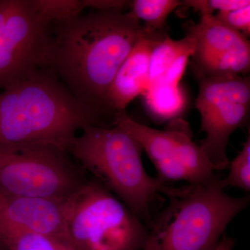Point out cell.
Returning <instances> with one entry per match:
<instances>
[{
	"label": "cell",
	"instance_id": "1",
	"mask_svg": "<svg viewBox=\"0 0 250 250\" xmlns=\"http://www.w3.org/2000/svg\"><path fill=\"white\" fill-rule=\"evenodd\" d=\"M52 40L47 67L96 116H114L108 90L118 69L136 42L150 32L134 15L96 11L50 24Z\"/></svg>",
	"mask_w": 250,
	"mask_h": 250
},
{
	"label": "cell",
	"instance_id": "2",
	"mask_svg": "<svg viewBox=\"0 0 250 250\" xmlns=\"http://www.w3.org/2000/svg\"><path fill=\"white\" fill-rule=\"evenodd\" d=\"M90 125L101 126L48 67L0 93V149L49 144L67 150L77 133Z\"/></svg>",
	"mask_w": 250,
	"mask_h": 250
},
{
	"label": "cell",
	"instance_id": "3",
	"mask_svg": "<svg viewBox=\"0 0 250 250\" xmlns=\"http://www.w3.org/2000/svg\"><path fill=\"white\" fill-rule=\"evenodd\" d=\"M221 179L208 185L165 186L168 205L149 223L141 250H214L250 202L249 197L225 193Z\"/></svg>",
	"mask_w": 250,
	"mask_h": 250
},
{
	"label": "cell",
	"instance_id": "4",
	"mask_svg": "<svg viewBox=\"0 0 250 250\" xmlns=\"http://www.w3.org/2000/svg\"><path fill=\"white\" fill-rule=\"evenodd\" d=\"M67 151L138 218L149 225L153 202L166 185L146 172L142 148L131 135L117 126L88 125Z\"/></svg>",
	"mask_w": 250,
	"mask_h": 250
},
{
	"label": "cell",
	"instance_id": "5",
	"mask_svg": "<svg viewBox=\"0 0 250 250\" xmlns=\"http://www.w3.org/2000/svg\"><path fill=\"white\" fill-rule=\"evenodd\" d=\"M68 244L75 250H141L147 228L114 194L86 180L65 201Z\"/></svg>",
	"mask_w": 250,
	"mask_h": 250
},
{
	"label": "cell",
	"instance_id": "6",
	"mask_svg": "<svg viewBox=\"0 0 250 250\" xmlns=\"http://www.w3.org/2000/svg\"><path fill=\"white\" fill-rule=\"evenodd\" d=\"M66 149L30 144L0 149V192L65 201L86 182Z\"/></svg>",
	"mask_w": 250,
	"mask_h": 250
},
{
	"label": "cell",
	"instance_id": "7",
	"mask_svg": "<svg viewBox=\"0 0 250 250\" xmlns=\"http://www.w3.org/2000/svg\"><path fill=\"white\" fill-rule=\"evenodd\" d=\"M199 83L196 107L201 115L200 143L215 171L228 168L227 147L233 131L249 121L250 81L240 75L206 76L194 70Z\"/></svg>",
	"mask_w": 250,
	"mask_h": 250
},
{
	"label": "cell",
	"instance_id": "8",
	"mask_svg": "<svg viewBox=\"0 0 250 250\" xmlns=\"http://www.w3.org/2000/svg\"><path fill=\"white\" fill-rule=\"evenodd\" d=\"M51 40L50 24L32 0H0V88L47 67Z\"/></svg>",
	"mask_w": 250,
	"mask_h": 250
},
{
	"label": "cell",
	"instance_id": "9",
	"mask_svg": "<svg viewBox=\"0 0 250 250\" xmlns=\"http://www.w3.org/2000/svg\"><path fill=\"white\" fill-rule=\"evenodd\" d=\"M117 126L131 135L149 156L157 177L167 181H187L194 185H208L221 179L200 145L192 139L186 125L174 124L166 130L149 127L135 121L125 111L117 112Z\"/></svg>",
	"mask_w": 250,
	"mask_h": 250
},
{
	"label": "cell",
	"instance_id": "10",
	"mask_svg": "<svg viewBox=\"0 0 250 250\" xmlns=\"http://www.w3.org/2000/svg\"><path fill=\"white\" fill-rule=\"evenodd\" d=\"M65 201L16 196L0 192V218L58 243H68Z\"/></svg>",
	"mask_w": 250,
	"mask_h": 250
},
{
	"label": "cell",
	"instance_id": "11",
	"mask_svg": "<svg viewBox=\"0 0 250 250\" xmlns=\"http://www.w3.org/2000/svg\"><path fill=\"white\" fill-rule=\"evenodd\" d=\"M166 36L156 32L140 39L118 69L107 96L108 108L114 117L147 89L153 49Z\"/></svg>",
	"mask_w": 250,
	"mask_h": 250
},
{
	"label": "cell",
	"instance_id": "12",
	"mask_svg": "<svg viewBox=\"0 0 250 250\" xmlns=\"http://www.w3.org/2000/svg\"><path fill=\"white\" fill-rule=\"evenodd\" d=\"M196 40L199 52H250L246 37L229 29L212 16H202L198 24H192L188 33Z\"/></svg>",
	"mask_w": 250,
	"mask_h": 250
},
{
	"label": "cell",
	"instance_id": "13",
	"mask_svg": "<svg viewBox=\"0 0 250 250\" xmlns=\"http://www.w3.org/2000/svg\"><path fill=\"white\" fill-rule=\"evenodd\" d=\"M192 57L193 70L206 76L239 75L250 70V52H195Z\"/></svg>",
	"mask_w": 250,
	"mask_h": 250
},
{
	"label": "cell",
	"instance_id": "14",
	"mask_svg": "<svg viewBox=\"0 0 250 250\" xmlns=\"http://www.w3.org/2000/svg\"><path fill=\"white\" fill-rule=\"evenodd\" d=\"M149 111L158 121L174 120L185 108L187 99L179 86L156 83L143 94Z\"/></svg>",
	"mask_w": 250,
	"mask_h": 250
},
{
	"label": "cell",
	"instance_id": "15",
	"mask_svg": "<svg viewBox=\"0 0 250 250\" xmlns=\"http://www.w3.org/2000/svg\"><path fill=\"white\" fill-rule=\"evenodd\" d=\"M196 44L195 38L188 34L178 41L172 40L166 36L153 49L148 86L157 82L179 57L187 54L193 56L196 50Z\"/></svg>",
	"mask_w": 250,
	"mask_h": 250
},
{
	"label": "cell",
	"instance_id": "16",
	"mask_svg": "<svg viewBox=\"0 0 250 250\" xmlns=\"http://www.w3.org/2000/svg\"><path fill=\"white\" fill-rule=\"evenodd\" d=\"M0 245L7 250H59V243L0 218Z\"/></svg>",
	"mask_w": 250,
	"mask_h": 250
},
{
	"label": "cell",
	"instance_id": "17",
	"mask_svg": "<svg viewBox=\"0 0 250 250\" xmlns=\"http://www.w3.org/2000/svg\"><path fill=\"white\" fill-rule=\"evenodd\" d=\"M179 6L181 1L177 0H134L130 7L135 17L145 22L146 30L161 32L167 17Z\"/></svg>",
	"mask_w": 250,
	"mask_h": 250
},
{
	"label": "cell",
	"instance_id": "18",
	"mask_svg": "<svg viewBox=\"0 0 250 250\" xmlns=\"http://www.w3.org/2000/svg\"><path fill=\"white\" fill-rule=\"evenodd\" d=\"M36 12L48 24L69 21L82 15L83 0H32Z\"/></svg>",
	"mask_w": 250,
	"mask_h": 250
},
{
	"label": "cell",
	"instance_id": "19",
	"mask_svg": "<svg viewBox=\"0 0 250 250\" xmlns=\"http://www.w3.org/2000/svg\"><path fill=\"white\" fill-rule=\"evenodd\" d=\"M229 172L226 178L221 179L220 185L225 188L230 187L250 190V136H248L243 149L229 164Z\"/></svg>",
	"mask_w": 250,
	"mask_h": 250
},
{
	"label": "cell",
	"instance_id": "20",
	"mask_svg": "<svg viewBox=\"0 0 250 250\" xmlns=\"http://www.w3.org/2000/svg\"><path fill=\"white\" fill-rule=\"evenodd\" d=\"M181 5L199 11L202 16H212L215 11H226L240 9L250 5V0H185Z\"/></svg>",
	"mask_w": 250,
	"mask_h": 250
},
{
	"label": "cell",
	"instance_id": "21",
	"mask_svg": "<svg viewBox=\"0 0 250 250\" xmlns=\"http://www.w3.org/2000/svg\"><path fill=\"white\" fill-rule=\"evenodd\" d=\"M215 18L232 30L240 33L248 39L250 35V5L230 10L220 11L214 15Z\"/></svg>",
	"mask_w": 250,
	"mask_h": 250
},
{
	"label": "cell",
	"instance_id": "22",
	"mask_svg": "<svg viewBox=\"0 0 250 250\" xmlns=\"http://www.w3.org/2000/svg\"><path fill=\"white\" fill-rule=\"evenodd\" d=\"M85 8L96 11H120L131 6V1L125 0H83Z\"/></svg>",
	"mask_w": 250,
	"mask_h": 250
},
{
	"label": "cell",
	"instance_id": "23",
	"mask_svg": "<svg viewBox=\"0 0 250 250\" xmlns=\"http://www.w3.org/2000/svg\"><path fill=\"white\" fill-rule=\"evenodd\" d=\"M235 244V240L225 233L214 250H233Z\"/></svg>",
	"mask_w": 250,
	"mask_h": 250
},
{
	"label": "cell",
	"instance_id": "24",
	"mask_svg": "<svg viewBox=\"0 0 250 250\" xmlns=\"http://www.w3.org/2000/svg\"><path fill=\"white\" fill-rule=\"evenodd\" d=\"M59 250H75L68 243H59Z\"/></svg>",
	"mask_w": 250,
	"mask_h": 250
},
{
	"label": "cell",
	"instance_id": "25",
	"mask_svg": "<svg viewBox=\"0 0 250 250\" xmlns=\"http://www.w3.org/2000/svg\"><path fill=\"white\" fill-rule=\"evenodd\" d=\"M0 250H1V249H0Z\"/></svg>",
	"mask_w": 250,
	"mask_h": 250
}]
</instances>
